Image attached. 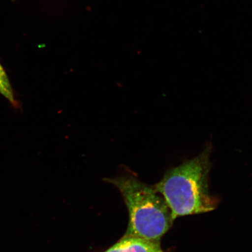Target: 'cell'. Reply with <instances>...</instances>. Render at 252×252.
Wrapping results in <instances>:
<instances>
[{
  "label": "cell",
  "mask_w": 252,
  "mask_h": 252,
  "mask_svg": "<svg viewBox=\"0 0 252 252\" xmlns=\"http://www.w3.org/2000/svg\"><path fill=\"white\" fill-rule=\"evenodd\" d=\"M210 148L194 158L169 170L154 189L161 194L172 219L211 212L216 208L208 185Z\"/></svg>",
  "instance_id": "cell-1"
},
{
  "label": "cell",
  "mask_w": 252,
  "mask_h": 252,
  "mask_svg": "<svg viewBox=\"0 0 252 252\" xmlns=\"http://www.w3.org/2000/svg\"><path fill=\"white\" fill-rule=\"evenodd\" d=\"M105 181L119 189L127 206L129 222L125 236L159 242L173 221L164 198L131 173Z\"/></svg>",
  "instance_id": "cell-2"
},
{
  "label": "cell",
  "mask_w": 252,
  "mask_h": 252,
  "mask_svg": "<svg viewBox=\"0 0 252 252\" xmlns=\"http://www.w3.org/2000/svg\"><path fill=\"white\" fill-rule=\"evenodd\" d=\"M105 252H163L159 242L124 236Z\"/></svg>",
  "instance_id": "cell-3"
},
{
  "label": "cell",
  "mask_w": 252,
  "mask_h": 252,
  "mask_svg": "<svg viewBox=\"0 0 252 252\" xmlns=\"http://www.w3.org/2000/svg\"><path fill=\"white\" fill-rule=\"evenodd\" d=\"M0 94L8 100L14 108H19V103L16 98L10 81L1 64H0Z\"/></svg>",
  "instance_id": "cell-4"
}]
</instances>
